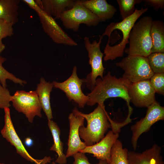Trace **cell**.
Masks as SVG:
<instances>
[{"label": "cell", "mask_w": 164, "mask_h": 164, "mask_svg": "<svg viewBox=\"0 0 164 164\" xmlns=\"http://www.w3.org/2000/svg\"><path fill=\"white\" fill-rule=\"evenodd\" d=\"M147 57L154 73H164V53H152Z\"/></svg>", "instance_id": "obj_25"}, {"label": "cell", "mask_w": 164, "mask_h": 164, "mask_svg": "<svg viewBox=\"0 0 164 164\" xmlns=\"http://www.w3.org/2000/svg\"><path fill=\"white\" fill-rule=\"evenodd\" d=\"M0 164H5L3 163H0Z\"/></svg>", "instance_id": "obj_36"}, {"label": "cell", "mask_w": 164, "mask_h": 164, "mask_svg": "<svg viewBox=\"0 0 164 164\" xmlns=\"http://www.w3.org/2000/svg\"><path fill=\"white\" fill-rule=\"evenodd\" d=\"M161 148L155 144L142 152L128 151V164H164Z\"/></svg>", "instance_id": "obj_16"}, {"label": "cell", "mask_w": 164, "mask_h": 164, "mask_svg": "<svg viewBox=\"0 0 164 164\" xmlns=\"http://www.w3.org/2000/svg\"><path fill=\"white\" fill-rule=\"evenodd\" d=\"M11 101L15 109L24 114L30 123L36 116L42 117V108L36 91H17L11 96Z\"/></svg>", "instance_id": "obj_9"}, {"label": "cell", "mask_w": 164, "mask_h": 164, "mask_svg": "<svg viewBox=\"0 0 164 164\" xmlns=\"http://www.w3.org/2000/svg\"><path fill=\"white\" fill-rule=\"evenodd\" d=\"M131 84L123 77L118 78L115 75L112 76L108 71L102 78L96 79L94 88L87 94L89 100L87 104L93 106L96 104H104L105 101L108 98L120 97L126 101L128 114H132L133 109L130 105L128 95Z\"/></svg>", "instance_id": "obj_1"}, {"label": "cell", "mask_w": 164, "mask_h": 164, "mask_svg": "<svg viewBox=\"0 0 164 164\" xmlns=\"http://www.w3.org/2000/svg\"><path fill=\"white\" fill-rule=\"evenodd\" d=\"M143 1L146 5L153 7L155 9L164 8V0H145Z\"/></svg>", "instance_id": "obj_31"}, {"label": "cell", "mask_w": 164, "mask_h": 164, "mask_svg": "<svg viewBox=\"0 0 164 164\" xmlns=\"http://www.w3.org/2000/svg\"><path fill=\"white\" fill-rule=\"evenodd\" d=\"M74 161L72 164H91L85 153L78 152L73 155Z\"/></svg>", "instance_id": "obj_30"}, {"label": "cell", "mask_w": 164, "mask_h": 164, "mask_svg": "<svg viewBox=\"0 0 164 164\" xmlns=\"http://www.w3.org/2000/svg\"><path fill=\"white\" fill-rule=\"evenodd\" d=\"M128 152L127 149L123 148L121 142L117 139L111 149L109 164H128Z\"/></svg>", "instance_id": "obj_23"}, {"label": "cell", "mask_w": 164, "mask_h": 164, "mask_svg": "<svg viewBox=\"0 0 164 164\" xmlns=\"http://www.w3.org/2000/svg\"><path fill=\"white\" fill-rule=\"evenodd\" d=\"M150 80L155 92L164 95V73H154Z\"/></svg>", "instance_id": "obj_27"}, {"label": "cell", "mask_w": 164, "mask_h": 164, "mask_svg": "<svg viewBox=\"0 0 164 164\" xmlns=\"http://www.w3.org/2000/svg\"><path fill=\"white\" fill-rule=\"evenodd\" d=\"M152 21L151 17L146 16L135 23L130 33L129 47L125 49V53L128 55L145 57L152 53L150 31Z\"/></svg>", "instance_id": "obj_4"}, {"label": "cell", "mask_w": 164, "mask_h": 164, "mask_svg": "<svg viewBox=\"0 0 164 164\" xmlns=\"http://www.w3.org/2000/svg\"><path fill=\"white\" fill-rule=\"evenodd\" d=\"M25 142L27 146H30L32 145L33 141L30 138H27L26 139Z\"/></svg>", "instance_id": "obj_32"}, {"label": "cell", "mask_w": 164, "mask_h": 164, "mask_svg": "<svg viewBox=\"0 0 164 164\" xmlns=\"http://www.w3.org/2000/svg\"><path fill=\"white\" fill-rule=\"evenodd\" d=\"M37 13L44 32L54 43L69 46L77 44L61 27L52 17L46 13L34 0H23Z\"/></svg>", "instance_id": "obj_5"}, {"label": "cell", "mask_w": 164, "mask_h": 164, "mask_svg": "<svg viewBox=\"0 0 164 164\" xmlns=\"http://www.w3.org/2000/svg\"><path fill=\"white\" fill-rule=\"evenodd\" d=\"M119 137L118 132L114 133L110 130L98 142L92 145L86 146L79 152L92 154L97 159L106 160L109 164L112 147Z\"/></svg>", "instance_id": "obj_15"}, {"label": "cell", "mask_w": 164, "mask_h": 164, "mask_svg": "<svg viewBox=\"0 0 164 164\" xmlns=\"http://www.w3.org/2000/svg\"><path fill=\"white\" fill-rule=\"evenodd\" d=\"M145 116L137 121L131 127L132 133L131 142L135 151L137 141L143 133L149 131L152 126L160 120L164 119V107L155 101L148 106Z\"/></svg>", "instance_id": "obj_11"}, {"label": "cell", "mask_w": 164, "mask_h": 164, "mask_svg": "<svg viewBox=\"0 0 164 164\" xmlns=\"http://www.w3.org/2000/svg\"><path fill=\"white\" fill-rule=\"evenodd\" d=\"M76 108L68 116L70 125L68 148L66 152L67 158L84 149L87 146L80 140L79 133L80 127L84 125V118L80 114Z\"/></svg>", "instance_id": "obj_14"}, {"label": "cell", "mask_w": 164, "mask_h": 164, "mask_svg": "<svg viewBox=\"0 0 164 164\" xmlns=\"http://www.w3.org/2000/svg\"><path fill=\"white\" fill-rule=\"evenodd\" d=\"M6 60L5 58L0 56V83L4 87H6V80H9L14 83L23 86L26 82L16 77L12 73L7 70L2 66V64Z\"/></svg>", "instance_id": "obj_26"}, {"label": "cell", "mask_w": 164, "mask_h": 164, "mask_svg": "<svg viewBox=\"0 0 164 164\" xmlns=\"http://www.w3.org/2000/svg\"><path fill=\"white\" fill-rule=\"evenodd\" d=\"M84 82H85V79H81L78 76L76 66L73 68L71 75L66 80L62 82H52L53 87L63 91L69 101H73L80 108H83L89 100L88 96L82 90L81 86Z\"/></svg>", "instance_id": "obj_10"}, {"label": "cell", "mask_w": 164, "mask_h": 164, "mask_svg": "<svg viewBox=\"0 0 164 164\" xmlns=\"http://www.w3.org/2000/svg\"><path fill=\"white\" fill-rule=\"evenodd\" d=\"M155 92L150 79L132 83L128 95L131 101L135 107H148L155 101Z\"/></svg>", "instance_id": "obj_12"}, {"label": "cell", "mask_w": 164, "mask_h": 164, "mask_svg": "<svg viewBox=\"0 0 164 164\" xmlns=\"http://www.w3.org/2000/svg\"><path fill=\"white\" fill-rule=\"evenodd\" d=\"M59 19L64 27L74 32L78 31L80 25L88 27L97 26L101 22L98 18L81 3L76 0L73 6L63 12Z\"/></svg>", "instance_id": "obj_7"}, {"label": "cell", "mask_w": 164, "mask_h": 164, "mask_svg": "<svg viewBox=\"0 0 164 164\" xmlns=\"http://www.w3.org/2000/svg\"><path fill=\"white\" fill-rule=\"evenodd\" d=\"M5 48V45L3 43L2 39H0V54L4 50Z\"/></svg>", "instance_id": "obj_33"}, {"label": "cell", "mask_w": 164, "mask_h": 164, "mask_svg": "<svg viewBox=\"0 0 164 164\" xmlns=\"http://www.w3.org/2000/svg\"><path fill=\"white\" fill-rule=\"evenodd\" d=\"M116 65L124 71L122 77L131 83L150 79L154 74L147 57L128 55Z\"/></svg>", "instance_id": "obj_6"}, {"label": "cell", "mask_w": 164, "mask_h": 164, "mask_svg": "<svg viewBox=\"0 0 164 164\" xmlns=\"http://www.w3.org/2000/svg\"><path fill=\"white\" fill-rule=\"evenodd\" d=\"M79 112L87 121L86 127L83 125L79 128L80 137L87 146L98 142L104 138L105 134L111 126L104 104H98L97 107L89 114L80 111Z\"/></svg>", "instance_id": "obj_2"}, {"label": "cell", "mask_w": 164, "mask_h": 164, "mask_svg": "<svg viewBox=\"0 0 164 164\" xmlns=\"http://www.w3.org/2000/svg\"><path fill=\"white\" fill-rule=\"evenodd\" d=\"M11 96L8 89L0 84V109L10 107Z\"/></svg>", "instance_id": "obj_28"}, {"label": "cell", "mask_w": 164, "mask_h": 164, "mask_svg": "<svg viewBox=\"0 0 164 164\" xmlns=\"http://www.w3.org/2000/svg\"><path fill=\"white\" fill-rule=\"evenodd\" d=\"M48 125L53 139V144L51 147V151L55 152L57 155L56 162L59 164H66L67 157L63 153V143L60 138V129L56 123L52 120H48Z\"/></svg>", "instance_id": "obj_21"}, {"label": "cell", "mask_w": 164, "mask_h": 164, "mask_svg": "<svg viewBox=\"0 0 164 164\" xmlns=\"http://www.w3.org/2000/svg\"><path fill=\"white\" fill-rule=\"evenodd\" d=\"M4 109L5 124L1 131L2 137L14 146L17 152L23 158L36 164H43L45 162L44 158L42 159L37 160L32 157L28 153L15 129L9 108H5Z\"/></svg>", "instance_id": "obj_13"}, {"label": "cell", "mask_w": 164, "mask_h": 164, "mask_svg": "<svg viewBox=\"0 0 164 164\" xmlns=\"http://www.w3.org/2000/svg\"><path fill=\"white\" fill-rule=\"evenodd\" d=\"M150 34L152 42V53H164V23L161 21L153 20Z\"/></svg>", "instance_id": "obj_22"}, {"label": "cell", "mask_w": 164, "mask_h": 164, "mask_svg": "<svg viewBox=\"0 0 164 164\" xmlns=\"http://www.w3.org/2000/svg\"><path fill=\"white\" fill-rule=\"evenodd\" d=\"M53 87V85L52 82H47L41 77L39 83L37 85L36 91L42 109L45 114L48 120H52L53 118L50 102V93Z\"/></svg>", "instance_id": "obj_19"}, {"label": "cell", "mask_w": 164, "mask_h": 164, "mask_svg": "<svg viewBox=\"0 0 164 164\" xmlns=\"http://www.w3.org/2000/svg\"><path fill=\"white\" fill-rule=\"evenodd\" d=\"M97 164H109L106 160H99V162Z\"/></svg>", "instance_id": "obj_34"}, {"label": "cell", "mask_w": 164, "mask_h": 164, "mask_svg": "<svg viewBox=\"0 0 164 164\" xmlns=\"http://www.w3.org/2000/svg\"><path fill=\"white\" fill-rule=\"evenodd\" d=\"M147 8L136 9L133 13L130 16L119 22H112L106 27L102 36H107L109 40L112 32L115 29L121 31L122 34L121 40L119 43L113 46L107 43L104 50V60L105 61L113 60L123 56L126 45L129 43V37L131 31L138 19L147 11Z\"/></svg>", "instance_id": "obj_3"}, {"label": "cell", "mask_w": 164, "mask_h": 164, "mask_svg": "<svg viewBox=\"0 0 164 164\" xmlns=\"http://www.w3.org/2000/svg\"><path fill=\"white\" fill-rule=\"evenodd\" d=\"M122 20L132 15L136 9L135 5L140 3L142 0H117Z\"/></svg>", "instance_id": "obj_24"}, {"label": "cell", "mask_w": 164, "mask_h": 164, "mask_svg": "<svg viewBox=\"0 0 164 164\" xmlns=\"http://www.w3.org/2000/svg\"><path fill=\"white\" fill-rule=\"evenodd\" d=\"M19 0H0V19L12 24L19 21Z\"/></svg>", "instance_id": "obj_20"}, {"label": "cell", "mask_w": 164, "mask_h": 164, "mask_svg": "<svg viewBox=\"0 0 164 164\" xmlns=\"http://www.w3.org/2000/svg\"><path fill=\"white\" fill-rule=\"evenodd\" d=\"M80 1L81 4L96 15L101 22L112 18L117 11L116 9L106 0Z\"/></svg>", "instance_id": "obj_17"}, {"label": "cell", "mask_w": 164, "mask_h": 164, "mask_svg": "<svg viewBox=\"0 0 164 164\" xmlns=\"http://www.w3.org/2000/svg\"><path fill=\"white\" fill-rule=\"evenodd\" d=\"M52 164H56V163H55V162H53Z\"/></svg>", "instance_id": "obj_35"}, {"label": "cell", "mask_w": 164, "mask_h": 164, "mask_svg": "<svg viewBox=\"0 0 164 164\" xmlns=\"http://www.w3.org/2000/svg\"><path fill=\"white\" fill-rule=\"evenodd\" d=\"M103 36L100 37L98 42L96 40L91 43L88 37L84 38L85 47L88 52L89 63L91 66V72L88 74L85 80L87 88L91 91L94 88L97 77L99 76L102 78L105 68L103 65L102 58L103 53L100 49Z\"/></svg>", "instance_id": "obj_8"}, {"label": "cell", "mask_w": 164, "mask_h": 164, "mask_svg": "<svg viewBox=\"0 0 164 164\" xmlns=\"http://www.w3.org/2000/svg\"><path fill=\"white\" fill-rule=\"evenodd\" d=\"M43 10L47 14L59 19L64 11L72 8L76 1L73 0H35Z\"/></svg>", "instance_id": "obj_18"}, {"label": "cell", "mask_w": 164, "mask_h": 164, "mask_svg": "<svg viewBox=\"0 0 164 164\" xmlns=\"http://www.w3.org/2000/svg\"><path fill=\"white\" fill-rule=\"evenodd\" d=\"M13 25L2 19H0V39L10 37L14 34Z\"/></svg>", "instance_id": "obj_29"}]
</instances>
